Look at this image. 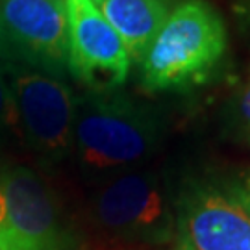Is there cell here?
<instances>
[{"label": "cell", "mask_w": 250, "mask_h": 250, "mask_svg": "<svg viewBox=\"0 0 250 250\" xmlns=\"http://www.w3.org/2000/svg\"><path fill=\"white\" fill-rule=\"evenodd\" d=\"M161 141L160 117L130 97L115 91L78 97L71 156L95 186L145 167L160 152Z\"/></svg>", "instance_id": "6da1fadb"}, {"label": "cell", "mask_w": 250, "mask_h": 250, "mask_svg": "<svg viewBox=\"0 0 250 250\" xmlns=\"http://www.w3.org/2000/svg\"><path fill=\"white\" fill-rule=\"evenodd\" d=\"M226 46L224 21L211 4L180 2L137 62L141 87L163 93L200 83L223 62Z\"/></svg>", "instance_id": "7a4b0ae2"}, {"label": "cell", "mask_w": 250, "mask_h": 250, "mask_svg": "<svg viewBox=\"0 0 250 250\" xmlns=\"http://www.w3.org/2000/svg\"><path fill=\"white\" fill-rule=\"evenodd\" d=\"M91 217L102 232L128 245L161 247L176 239V202L160 172L146 167L97 184Z\"/></svg>", "instance_id": "3957f363"}, {"label": "cell", "mask_w": 250, "mask_h": 250, "mask_svg": "<svg viewBox=\"0 0 250 250\" xmlns=\"http://www.w3.org/2000/svg\"><path fill=\"white\" fill-rule=\"evenodd\" d=\"M17 137L45 165H58L72 152L78 97L52 74L9 63Z\"/></svg>", "instance_id": "277c9868"}, {"label": "cell", "mask_w": 250, "mask_h": 250, "mask_svg": "<svg viewBox=\"0 0 250 250\" xmlns=\"http://www.w3.org/2000/svg\"><path fill=\"white\" fill-rule=\"evenodd\" d=\"M54 191L24 165L0 169V250H71Z\"/></svg>", "instance_id": "5b68a950"}, {"label": "cell", "mask_w": 250, "mask_h": 250, "mask_svg": "<svg viewBox=\"0 0 250 250\" xmlns=\"http://www.w3.org/2000/svg\"><path fill=\"white\" fill-rule=\"evenodd\" d=\"M69 17V72L89 93L119 89L130 76L125 41L93 0H65Z\"/></svg>", "instance_id": "8992f818"}, {"label": "cell", "mask_w": 250, "mask_h": 250, "mask_svg": "<svg viewBox=\"0 0 250 250\" xmlns=\"http://www.w3.org/2000/svg\"><path fill=\"white\" fill-rule=\"evenodd\" d=\"M0 21L15 63L63 78L69 71L65 0H0Z\"/></svg>", "instance_id": "52a82bcc"}, {"label": "cell", "mask_w": 250, "mask_h": 250, "mask_svg": "<svg viewBox=\"0 0 250 250\" xmlns=\"http://www.w3.org/2000/svg\"><path fill=\"white\" fill-rule=\"evenodd\" d=\"M180 250H250V215L230 195L191 184L176 200Z\"/></svg>", "instance_id": "ba28073f"}, {"label": "cell", "mask_w": 250, "mask_h": 250, "mask_svg": "<svg viewBox=\"0 0 250 250\" xmlns=\"http://www.w3.org/2000/svg\"><path fill=\"white\" fill-rule=\"evenodd\" d=\"M97 6L125 41L132 62H139L176 4L174 0H100Z\"/></svg>", "instance_id": "9c48e42d"}, {"label": "cell", "mask_w": 250, "mask_h": 250, "mask_svg": "<svg viewBox=\"0 0 250 250\" xmlns=\"http://www.w3.org/2000/svg\"><path fill=\"white\" fill-rule=\"evenodd\" d=\"M11 137H17L15 106L9 83L8 62L0 60V148H4Z\"/></svg>", "instance_id": "30bf717a"}, {"label": "cell", "mask_w": 250, "mask_h": 250, "mask_svg": "<svg viewBox=\"0 0 250 250\" xmlns=\"http://www.w3.org/2000/svg\"><path fill=\"white\" fill-rule=\"evenodd\" d=\"M228 195L250 215V174L243 176L241 180H237L232 186Z\"/></svg>", "instance_id": "8fae6325"}, {"label": "cell", "mask_w": 250, "mask_h": 250, "mask_svg": "<svg viewBox=\"0 0 250 250\" xmlns=\"http://www.w3.org/2000/svg\"><path fill=\"white\" fill-rule=\"evenodd\" d=\"M0 60H2V62L15 63L13 52H11V48H9V43H8V39H6V34H4V28H2V21H0Z\"/></svg>", "instance_id": "7c38bea8"}, {"label": "cell", "mask_w": 250, "mask_h": 250, "mask_svg": "<svg viewBox=\"0 0 250 250\" xmlns=\"http://www.w3.org/2000/svg\"><path fill=\"white\" fill-rule=\"evenodd\" d=\"M239 111H241L243 119L250 123V82L247 83L245 91L241 93V99H239Z\"/></svg>", "instance_id": "4fadbf2b"}, {"label": "cell", "mask_w": 250, "mask_h": 250, "mask_svg": "<svg viewBox=\"0 0 250 250\" xmlns=\"http://www.w3.org/2000/svg\"><path fill=\"white\" fill-rule=\"evenodd\" d=\"M241 11H243V17L247 19V24L250 26V0H245Z\"/></svg>", "instance_id": "5bb4252c"}, {"label": "cell", "mask_w": 250, "mask_h": 250, "mask_svg": "<svg viewBox=\"0 0 250 250\" xmlns=\"http://www.w3.org/2000/svg\"><path fill=\"white\" fill-rule=\"evenodd\" d=\"M93 2H95V4H99V2H100V0H93Z\"/></svg>", "instance_id": "9a60e30c"}]
</instances>
